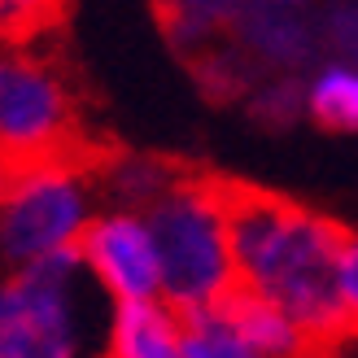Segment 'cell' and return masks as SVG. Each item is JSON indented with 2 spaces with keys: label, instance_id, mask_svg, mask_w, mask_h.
<instances>
[{
  "label": "cell",
  "instance_id": "obj_1",
  "mask_svg": "<svg viewBox=\"0 0 358 358\" xmlns=\"http://www.w3.org/2000/svg\"><path fill=\"white\" fill-rule=\"evenodd\" d=\"M227 249L236 289L258 297L332 358L358 319V241L332 214L289 196L227 184Z\"/></svg>",
  "mask_w": 358,
  "mask_h": 358
},
{
  "label": "cell",
  "instance_id": "obj_2",
  "mask_svg": "<svg viewBox=\"0 0 358 358\" xmlns=\"http://www.w3.org/2000/svg\"><path fill=\"white\" fill-rule=\"evenodd\" d=\"M110 310L75 249L0 271V358H101Z\"/></svg>",
  "mask_w": 358,
  "mask_h": 358
},
{
  "label": "cell",
  "instance_id": "obj_3",
  "mask_svg": "<svg viewBox=\"0 0 358 358\" xmlns=\"http://www.w3.org/2000/svg\"><path fill=\"white\" fill-rule=\"evenodd\" d=\"M157 254V301L175 315L214 306L236 289L227 249V179L179 171L175 184L145 210Z\"/></svg>",
  "mask_w": 358,
  "mask_h": 358
},
{
  "label": "cell",
  "instance_id": "obj_4",
  "mask_svg": "<svg viewBox=\"0 0 358 358\" xmlns=\"http://www.w3.org/2000/svg\"><path fill=\"white\" fill-rule=\"evenodd\" d=\"M96 153H62L22 166H0V271L44 262L75 249L101 210Z\"/></svg>",
  "mask_w": 358,
  "mask_h": 358
},
{
  "label": "cell",
  "instance_id": "obj_5",
  "mask_svg": "<svg viewBox=\"0 0 358 358\" xmlns=\"http://www.w3.org/2000/svg\"><path fill=\"white\" fill-rule=\"evenodd\" d=\"M62 153H92L66 66L35 35L0 40V166Z\"/></svg>",
  "mask_w": 358,
  "mask_h": 358
},
{
  "label": "cell",
  "instance_id": "obj_6",
  "mask_svg": "<svg viewBox=\"0 0 358 358\" xmlns=\"http://www.w3.org/2000/svg\"><path fill=\"white\" fill-rule=\"evenodd\" d=\"M83 275L96 284V293L110 306H131V301H157V254L145 214L136 210H110L101 206L92 223L83 227L75 245Z\"/></svg>",
  "mask_w": 358,
  "mask_h": 358
},
{
  "label": "cell",
  "instance_id": "obj_7",
  "mask_svg": "<svg viewBox=\"0 0 358 358\" xmlns=\"http://www.w3.org/2000/svg\"><path fill=\"white\" fill-rule=\"evenodd\" d=\"M227 44H236L262 75H310L328 62L319 5L301 0H227Z\"/></svg>",
  "mask_w": 358,
  "mask_h": 358
},
{
  "label": "cell",
  "instance_id": "obj_8",
  "mask_svg": "<svg viewBox=\"0 0 358 358\" xmlns=\"http://www.w3.org/2000/svg\"><path fill=\"white\" fill-rule=\"evenodd\" d=\"M179 171H184L179 162H166L157 153H96V162H92L96 201L110 210L145 214L175 184Z\"/></svg>",
  "mask_w": 358,
  "mask_h": 358
},
{
  "label": "cell",
  "instance_id": "obj_9",
  "mask_svg": "<svg viewBox=\"0 0 358 358\" xmlns=\"http://www.w3.org/2000/svg\"><path fill=\"white\" fill-rule=\"evenodd\" d=\"M101 358H184L179 350V315L162 301L114 306L105 324Z\"/></svg>",
  "mask_w": 358,
  "mask_h": 358
},
{
  "label": "cell",
  "instance_id": "obj_10",
  "mask_svg": "<svg viewBox=\"0 0 358 358\" xmlns=\"http://www.w3.org/2000/svg\"><path fill=\"white\" fill-rule=\"evenodd\" d=\"M214 306L223 310V319H227V324L236 328L262 358H319L306 341H301V332L289 324V319L275 315L271 306H262L258 297L231 289L227 297L214 301Z\"/></svg>",
  "mask_w": 358,
  "mask_h": 358
},
{
  "label": "cell",
  "instance_id": "obj_11",
  "mask_svg": "<svg viewBox=\"0 0 358 358\" xmlns=\"http://www.w3.org/2000/svg\"><path fill=\"white\" fill-rule=\"evenodd\" d=\"M301 101H306V122L319 131L345 136L358 127V70L354 62H319L301 79Z\"/></svg>",
  "mask_w": 358,
  "mask_h": 358
},
{
  "label": "cell",
  "instance_id": "obj_12",
  "mask_svg": "<svg viewBox=\"0 0 358 358\" xmlns=\"http://www.w3.org/2000/svg\"><path fill=\"white\" fill-rule=\"evenodd\" d=\"M157 22H162L166 44L184 62H192L227 40V0H175L157 9Z\"/></svg>",
  "mask_w": 358,
  "mask_h": 358
},
{
  "label": "cell",
  "instance_id": "obj_13",
  "mask_svg": "<svg viewBox=\"0 0 358 358\" xmlns=\"http://www.w3.org/2000/svg\"><path fill=\"white\" fill-rule=\"evenodd\" d=\"M188 70H192V79L201 83V92H206L210 101H219V105H236V101H245V96L266 79L262 70L249 62L236 44H227V40L214 44V48H206L201 57H192Z\"/></svg>",
  "mask_w": 358,
  "mask_h": 358
},
{
  "label": "cell",
  "instance_id": "obj_14",
  "mask_svg": "<svg viewBox=\"0 0 358 358\" xmlns=\"http://www.w3.org/2000/svg\"><path fill=\"white\" fill-rule=\"evenodd\" d=\"M179 350H184V358H262L223 319L219 306H201V310L179 315Z\"/></svg>",
  "mask_w": 358,
  "mask_h": 358
},
{
  "label": "cell",
  "instance_id": "obj_15",
  "mask_svg": "<svg viewBox=\"0 0 358 358\" xmlns=\"http://www.w3.org/2000/svg\"><path fill=\"white\" fill-rule=\"evenodd\" d=\"M301 79L306 75H266L241 105L249 118L266 131H289L297 122H306V101H301Z\"/></svg>",
  "mask_w": 358,
  "mask_h": 358
}]
</instances>
